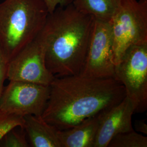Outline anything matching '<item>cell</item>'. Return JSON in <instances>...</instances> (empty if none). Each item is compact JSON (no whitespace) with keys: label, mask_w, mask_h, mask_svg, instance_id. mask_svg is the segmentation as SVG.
I'll list each match as a JSON object with an SVG mask.
<instances>
[{"label":"cell","mask_w":147,"mask_h":147,"mask_svg":"<svg viewBox=\"0 0 147 147\" xmlns=\"http://www.w3.org/2000/svg\"><path fill=\"white\" fill-rule=\"evenodd\" d=\"M42 119L59 130L118 104L126 96L123 85L113 78L80 75L55 77Z\"/></svg>","instance_id":"obj_1"},{"label":"cell","mask_w":147,"mask_h":147,"mask_svg":"<svg viewBox=\"0 0 147 147\" xmlns=\"http://www.w3.org/2000/svg\"><path fill=\"white\" fill-rule=\"evenodd\" d=\"M95 20L73 4L57 6L49 14L39 36L45 51L49 70L55 77L79 75L84 64Z\"/></svg>","instance_id":"obj_2"},{"label":"cell","mask_w":147,"mask_h":147,"mask_svg":"<svg viewBox=\"0 0 147 147\" xmlns=\"http://www.w3.org/2000/svg\"><path fill=\"white\" fill-rule=\"evenodd\" d=\"M49 14L42 0L0 3V46L9 62L38 36Z\"/></svg>","instance_id":"obj_3"},{"label":"cell","mask_w":147,"mask_h":147,"mask_svg":"<svg viewBox=\"0 0 147 147\" xmlns=\"http://www.w3.org/2000/svg\"><path fill=\"white\" fill-rule=\"evenodd\" d=\"M109 22L113 61L116 65L129 47L147 43V0H121Z\"/></svg>","instance_id":"obj_4"},{"label":"cell","mask_w":147,"mask_h":147,"mask_svg":"<svg viewBox=\"0 0 147 147\" xmlns=\"http://www.w3.org/2000/svg\"><path fill=\"white\" fill-rule=\"evenodd\" d=\"M113 78L125 89L135 112L147 109V43L129 47L116 64Z\"/></svg>","instance_id":"obj_5"},{"label":"cell","mask_w":147,"mask_h":147,"mask_svg":"<svg viewBox=\"0 0 147 147\" xmlns=\"http://www.w3.org/2000/svg\"><path fill=\"white\" fill-rule=\"evenodd\" d=\"M50 93V86L9 81L0 96V111L9 115L41 116Z\"/></svg>","instance_id":"obj_6"},{"label":"cell","mask_w":147,"mask_h":147,"mask_svg":"<svg viewBox=\"0 0 147 147\" xmlns=\"http://www.w3.org/2000/svg\"><path fill=\"white\" fill-rule=\"evenodd\" d=\"M55 76L47 68L45 51L39 34L9 62L7 79L50 86Z\"/></svg>","instance_id":"obj_7"},{"label":"cell","mask_w":147,"mask_h":147,"mask_svg":"<svg viewBox=\"0 0 147 147\" xmlns=\"http://www.w3.org/2000/svg\"><path fill=\"white\" fill-rule=\"evenodd\" d=\"M112 29L110 22L95 20L94 26L84 66L79 75L94 78L114 76Z\"/></svg>","instance_id":"obj_8"},{"label":"cell","mask_w":147,"mask_h":147,"mask_svg":"<svg viewBox=\"0 0 147 147\" xmlns=\"http://www.w3.org/2000/svg\"><path fill=\"white\" fill-rule=\"evenodd\" d=\"M134 112L131 101L126 96L118 104L100 112L93 147H107L118 134L134 130L132 125Z\"/></svg>","instance_id":"obj_9"},{"label":"cell","mask_w":147,"mask_h":147,"mask_svg":"<svg viewBox=\"0 0 147 147\" xmlns=\"http://www.w3.org/2000/svg\"><path fill=\"white\" fill-rule=\"evenodd\" d=\"M99 113L65 130H57L61 147H93L99 125Z\"/></svg>","instance_id":"obj_10"},{"label":"cell","mask_w":147,"mask_h":147,"mask_svg":"<svg viewBox=\"0 0 147 147\" xmlns=\"http://www.w3.org/2000/svg\"><path fill=\"white\" fill-rule=\"evenodd\" d=\"M24 129L26 132L33 147H61L57 137V130L44 121L41 116L24 117Z\"/></svg>","instance_id":"obj_11"},{"label":"cell","mask_w":147,"mask_h":147,"mask_svg":"<svg viewBox=\"0 0 147 147\" xmlns=\"http://www.w3.org/2000/svg\"><path fill=\"white\" fill-rule=\"evenodd\" d=\"M121 0H73L76 10L95 20L109 22L115 14Z\"/></svg>","instance_id":"obj_12"},{"label":"cell","mask_w":147,"mask_h":147,"mask_svg":"<svg viewBox=\"0 0 147 147\" xmlns=\"http://www.w3.org/2000/svg\"><path fill=\"white\" fill-rule=\"evenodd\" d=\"M109 147H147V137L134 130L118 134L109 143Z\"/></svg>","instance_id":"obj_13"},{"label":"cell","mask_w":147,"mask_h":147,"mask_svg":"<svg viewBox=\"0 0 147 147\" xmlns=\"http://www.w3.org/2000/svg\"><path fill=\"white\" fill-rule=\"evenodd\" d=\"M24 119L21 116L9 115L0 111V142L5 134L16 127L24 129Z\"/></svg>","instance_id":"obj_14"},{"label":"cell","mask_w":147,"mask_h":147,"mask_svg":"<svg viewBox=\"0 0 147 147\" xmlns=\"http://www.w3.org/2000/svg\"><path fill=\"white\" fill-rule=\"evenodd\" d=\"M16 128L8 132L2 140V147H28L30 144L27 141L26 134L24 132V129L20 131L16 130Z\"/></svg>","instance_id":"obj_15"},{"label":"cell","mask_w":147,"mask_h":147,"mask_svg":"<svg viewBox=\"0 0 147 147\" xmlns=\"http://www.w3.org/2000/svg\"><path fill=\"white\" fill-rule=\"evenodd\" d=\"M9 60L0 46V96L4 88V83L7 79V73Z\"/></svg>","instance_id":"obj_16"},{"label":"cell","mask_w":147,"mask_h":147,"mask_svg":"<svg viewBox=\"0 0 147 147\" xmlns=\"http://www.w3.org/2000/svg\"><path fill=\"white\" fill-rule=\"evenodd\" d=\"M73 0H42L47 5L49 13H52L58 5L65 7L72 3Z\"/></svg>","instance_id":"obj_17"},{"label":"cell","mask_w":147,"mask_h":147,"mask_svg":"<svg viewBox=\"0 0 147 147\" xmlns=\"http://www.w3.org/2000/svg\"><path fill=\"white\" fill-rule=\"evenodd\" d=\"M135 126L136 129L137 131L140 132L147 135V125L144 119L136 121L135 124Z\"/></svg>","instance_id":"obj_18"}]
</instances>
